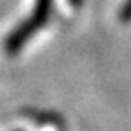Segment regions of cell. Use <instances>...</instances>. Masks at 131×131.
Instances as JSON below:
<instances>
[{
    "instance_id": "1",
    "label": "cell",
    "mask_w": 131,
    "mask_h": 131,
    "mask_svg": "<svg viewBox=\"0 0 131 131\" xmlns=\"http://www.w3.org/2000/svg\"><path fill=\"white\" fill-rule=\"evenodd\" d=\"M51 2L53 0H36V7H34V12L31 14V17L27 20H24L20 26H17L7 36L4 48L9 54H15L17 51H20L24 48V44L29 41L31 36L48 20L49 10H51Z\"/></svg>"
},
{
    "instance_id": "3",
    "label": "cell",
    "mask_w": 131,
    "mask_h": 131,
    "mask_svg": "<svg viewBox=\"0 0 131 131\" xmlns=\"http://www.w3.org/2000/svg\"><path fill=\"white\" fill-rule=\"evenodd\" d=\"M14 131H22V129H14Z\"/></svg>"
},
{
    "instance_id": "2",
    "label": "cell",
    "mask_w": 131,
    "mask_h": 131,
    "mask_svg": "<svg viewBox=\"0 0 131 131\" xmlns=\"http://www.w3.org/2000/svg\"><path fill=\"white\" fill-rule=\"evenodd\" d=\"M119 19H121V22H131V0H126L124 5L121 7Z\"/></svg>"
}]
</instances>
